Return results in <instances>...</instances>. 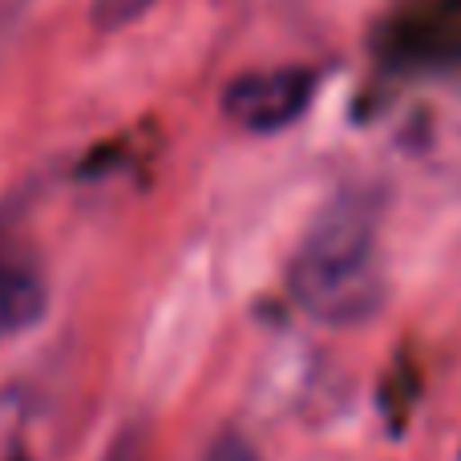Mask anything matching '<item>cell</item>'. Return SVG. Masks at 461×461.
I'll list each match as a JSON object with an SVG mask.
<instances>
[{
  "label": "cell",
  "mask_w": 461,
  "mask_h": 461,
  "mask_svg": "<svg viewBox=\"0 0 461 461\" xmlns=\"http://www.w3.org/2000/svg\"><path fill=\"white\" fill-rule=\"evenodd\" d=\"M5 461H29V454H21V449H16V454H8Z\"/></svg>",
  "instance_id": "cell-6"
},
{
  "label": "cell",
  "mask_w": 461,
  "mask_h": 461,
  "mask_svg": "<svg viewBox=\"0 0 461 461\" xmlns=\"http://www.w3.org/2000/svg\"><path fill=\"white\" fill-rule=\"evenodd\" d=\"M312 94H316V73L303 65H276V69H255L243 73L227 86L223 113L239 130L251 134H276V130L292 126L303 110H308Z\"/></svg>",
  "instance_id": "cell-2"
},
{
  "label": "cell",
  "mask_w": 461,
  "mask_h": 461,
  "mask_svg": "<svg viewBox=\"0 0 461 461\" xmlns=\"http://www.w3.org/2000/svg\"><path fill=\"white\" fill-rule=\"evenodd\" d=\"M150 5H154V0H97L94 21H97V29L113 32V29H122V24L138 21V16H142Z\"/></svg>",
  "instance_id": "cell-4"
},
{
  "label": "cell",
  "mask_w": 461,
  "mask_h": 461,
  "mask_svg": "<svg viewBox=\"0 0 461 461\" xmlns=\"http://www.w3.org/2000/svg\"><path fill=\"white\" fill-rule=\"evenodd\" d=\"M211 461H255V454L243 446V441L227 438V441H219V446H215V454H211Z\"/></svg>",
  "instance_id": "cell-5"
},
{
  "label": "cell",
  "mask_w": 461,
  "mask_h": 461,
  "mask_svg": "<svg viewBox=\"0 0 461 461\" xmlns=\"http://www.w3.org/2000/svg\"><path fill=\"white\" fill-rule=\"evenodd\" d=\"M49 308V287L41 271L21 255L0 251V340L5 336H21L45 316Z\"/></svg>",
  "instance_id": "cell-3"
},
{
  "label": "cell",
  "mask_w": 461,
  "mask_h": 461,
  "mask_svg": "<svg viewBox=\"0 0 461 461\" xmlns=\"http://www.w3.org/2000/svg\"><path fill=\"white\" fill-rule=\"evenodd\" d=\"M295 303L320 324H360L384 300L376 255V207L368 194L332 199L312 227L287 271Z\"/></svg>",
  "instance_id": "cell-1"
}]
</instances>
